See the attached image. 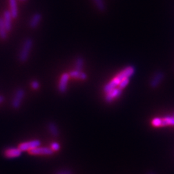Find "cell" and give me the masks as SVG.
I'll return each instance as SVG.
<instances>
[{"mask_svg":"<svg viewBox=\"0 0 174 174\" xmlns=\"http://www.w3.org/2000/svg\"><path fill=\"white\" fill-rule=\"evenodd\" d=\"M135 69L132 66H128L122 70L114 79H112L109 83L105 85L103 91L105 94L109 92L112 90L118 87L120 83L125 78H130L134 74Z\"/></svg>","mask_w":174,"mask_h":174,"instance_id":"obj_1","label":"cell"},{"mask_svg":"<svg viewBox=\"0 0 174 174\" xmlns=\"http://www.w3.org/2000/svg\"><path fill=\"white\" fill-rule=\"evenodd\" d=\"M32 44L33 42L31 39H27L24 41L19 54V59L21 62L24 63L29 58Z\"/></svg>","mask_w":174,"mask_h":174,"instance_id":"obj_2","label":"cell"},{"mask_svg":"<svg viewBox=\"0 0 174 174\" xmlns=\"http://www.w3.org/2000/svg\"><path fill=\"white\" fill-rule=\"evenodd\" d=\"M25 96V91L22 88H19L16 91L12 101V106L15 109H18L20 107L22 101Z\"/></svg>","mask_w":174,"mask_h":174,"instance_id":"obj_3","label":"cell"},{"mask_svg":"<svg viewBox=\"0 0 174 174\" xmlns=\"http://www.w3.org/2000/svg\"><path fill=\"white\" fill-rule=\"evenodd\" d=\"M40 145H41V141L40 140L34 139V140H32V141L21 143L19 145L18 148L22 151H30V150L40 147Z\"/></svg>","mask_w":174,"mask_h":174,"instance_id":"obj_4","label":"cell"},{"mask_svg":"<svg viewBox=\"0 0 174 174\" xmlns=\"http://www.w3.org/2000/svg\"><path fill=\"white\" fill-rule=\"evenodd\" d=\"M29 153L32 155H50L54 154V151L51 148L44 147H38L32 150H30Z\"/></svg>","mask_w":174,"mask_h":174,"instance_id":"obj_5","label":"cell"},{"mask_svg":"<svg viewBox=\"0 0 174 174\" xmlns=\"http://www.w3.org/2000/svg\"><path fill=\"white\" fill-rule=\"evenodd\" d=\"M122 91L123 90L119 87H117L113 90H112L111 91L106 94L105 96V101L107 103L112 102L116 98L120 97V95L122 94Z\"/></svg>","mask_w":174,"mask_h":174,"instance_id":"obj_6","label":"cell"},{"mask_svg":"<svg viewBox=\"0 0 174 174\" xmlns=\"http://www.w3.org/2000/svg\"><path fill=\"white\" fill-rule=\"evenodd\" d=\"M22 151L19 148L9 147L4 151V155L9 159H14L19 158L21 155Z\"/></svg>","mask_w":174,"mask_h":174,"instance_id":"obj_7","label":"cell"},{"mask_svg":"<svg viewBox=\"0 0 174 174\" xmlns=\"http://www.w3.org/2000/svg\"><path fill=\"white\" fill-rule=\"evenodd\" d=\"M70 76L67 73H64L61 76L60 80L58 84V91L61 93H65L67 90V85H68V82L69 80Z\"/></svg>","mask_w":174,"mask_h":174,"instance_id":"obj_8","label":"cell"},{"mask_svg":"<svg viewBox=\"0 0 174 174\" xmlns=\"http://www.w3.org/2000/svg\"><path fill=\"white\" fill-rule=\"evenodd\" d=\"M164 77L165 75L162 72H157L150 81V87L154 88L158 87L162 80L164 79Z\"/></svg>","mask_w":174,"mask_h":174,"instance_id":"obj_9","label":"cell"},{"mask_svg":"<svg viewBox=\"0 0 174 174\" xmlns=\"http://www.w3.org/2000/svg\"><path fill=\"white\" fill-rule=\"evenodd\" d=\"M12 17L11 16L10 11L9 10L5 11L4 12L3 20L5 29H6L7 32H9L11 30V28H12Z\"/></svg>","mask_w":174,"mask_h":174,"instance_id":"obj_10","label":"cell"},{"mask_svg":"<svg viewBox=\"0 0 174 174\" xmlns=\"http://www.w3.org/2000/svg\"><path fill=\"white\" fill-rule=\"evenodd\" d=\"M69 74L70 77H71L76 78V79L81 80H85L87 78V76L85 72H83L81 71L77 70L71 71Z\"/></svg>","mask_w":174,"mask_h":174,"instance_id":"obj_11","label":"cell"},{"mask_svg":"<svg viewBox=\"0 0 174 174\" xmlns=\"http://www.w3.org/2000/svg\"><path fill=\"white\" fill-rule=\"evenodd\" d=\"M41 20V15L39 13H36L34 14L30 21L29 25L32 29H35L40 23Z\"/></svg>","mask_w":174,"mask_h":174,"instance_id":"obj_12","label":"cell"},{"mask_svg":"<svg viewBox=\"0 0 174 174\" xmlns=\"http://www.w3.org/2000/svg\"><path fill=\"white\" fill-rule=\"evenodd\" d=\"M9 5H10V12L12 16V18H16L18 14V6H17L16 0H9Z\"/></svg>","mask_w":174,"mask_h":174,"instance_id":"obj_13","label":"cell"},{"mask_svg":"<svg viewBox=\"0 0 174 174\" xmlns=\"http://www.w3.org/2000/svg\"><path fill=\"white\" fill-rule=\"evenodd\" d=\"M48 130L49 132L52 134L54 137H57L59 135V130L58 128L56 125L55 123L54 122H50L48 125Z\"/></svg>","mask_w":174,"mask_h":174,"instance_id":"obj_14","label":"cell"},{"mask_svg":"<svg viewBox=\"0 0 174 174\" xmlns=\"http://www.w3.org/2000/svg\"><path fill=\"white\" fill-rule=\"evenodd\" d=\"M161 126H174V115L166 116L163 118H161Z\"/></svg>","mask_w":174,"mask_h":174,"instance_id":"obj_15","label":"cell"},{"mask_svg":"<svg viewBox=\"0 0 174 174\" xmlns=\"http://www.w3.org/2000/svg\"><path fill=\"white\" fill-rule=\"evenodd\" d=\"M7 31L5 29L3 18H0V38L2 40H5L7 38Z\"/></svg>","mask_w":174,"mask_h":174,"instance_id":"obj_16","label":"cell"},{"mask_svg":"<svg viewBox=\"0 0 174 174\" xmlns=\"http://www.w3.org/2000/svg\"><path fill=\"white\" fill-rule=\"evenodd\" d=\"M83 63H84L83 59L81 58H78L76 61V64H75L76 69L75 70L81 71L83 66Z\"/></svg>","mask_w":174,"mask_h":174,"instance_id":"obj_17","label":"cell"},{"mask_svg":"<svg viewBox=\"0 0 174 174\" xmlns=\"http://www.w3.org/2000/svg\"><path fill=\"white\" fill-rule=\"evenodd\" d=\"M94 2L99 10H105V4L103 0H94Z\"/></svg>","mask_w":174,"mask_h":174,"instance_id":"obj_18","label":"cell"},{"mask_svg":"<svg viewBox=\"0 0 174 174\" xmlns=\"http://www.w3.org/2000/svg\"><path fill=\"white\" fill-rule=\"evenodd\" d=\"M129 82H130V78H125V79L122 80V81L120 83V84L119 85L118 87L122 90L124 89L128 85Z\"/></svg>","mask_w":174,"mask_h":174,"instance_id":"obj_19","label":"cell"},{"mask_svg":"<svg viewBox=\"0 0 174 174\" xmlns=\"http://www.w3.org/2000/svg\"><path fill=\"white\" fill-rule=\"evenodd\" d=\"M161 122H162L161 118L157 117V118H154L152 121H151V125L155 127H159L161 126Z\"/></svg>","mask_w":174,"mask_h":174,"instance_id":"obj_20","label":"cell"},{"mask_svg":"<svg viewBox=\"0 0 174 174\" xmlns=\"http://www.w3.org/2000/svg\"><path fill=\"white\" fill-rule=\"evenodd\" d=\"M51 148L53 151H58L60 149V144L57 142H54L51 144Z\"/></svg>","mask_w":174,"mask_h":174,"instance_id":"obj_21","label":"cell"},{"mask_svg":"<svg viewBox=\"0 0 174 174\" xmlns=\"http://www.w3.org/2000/svg\"><path fill=\"white\" fill-rule=\"evenodd\" d=\"M31 86L34 90H37L40 87V83L37 81H33L31 83Z\"/></svg>","mask_w":174,"mask_h":174,"instance_id":"obj_22","label":"cell"},{"mask_svg":"<svg viewBox=\"0 0 174 174\" xmlns=\"http://www.w3.org/2000/svg\"><path fill=\"white\" fill-rule=\"evenodd\" d=\"M56 174H72V172L69 170H61L58 172Z\"/></svg>","mask_w":174,"mask_h":174,"instance_id":"obj_23","label":"cell"},{"mask_svg":"<svg viewBox=\"0 0 174 174\" xmlns=\"http://www.w3.org/2000/svg\"><path fill=\"white\" fill-rule=\"evenodd\" d=\"M4 101V97L2 96V95H0V104L2 103Z\"/></svg>","mask_w":174,"mask_h":174,"instance_id":"obj_24","label":"cell"},{"mask_svg":"<svg viewBox=\"0 0 174 174\" xmlns=\"http://www.w3.org/2000/svg\"><path fill=\"white\" fill-rule=\"evenodd\" d=\"M148 174H154V173H151V172H150V173H149Z\"/></svg>","mask_w":174,"mask_h":174,"instance_id":"obj_25","label":"cell"},{"mask_svg":"<svg viewBox=\"0 0 174 174\" xmlns=\"http://www.w3.org/2000/svg\"><path fill=\"white\" fill-rule=\"evenodd\" d=\"M20 1H25V0H20Z\"/></svg>","mask_w":174,"mask_h":174,"instance_id":"obj_26","label":"cell"},{"mask_svg":"<svg viewBox=\"0 0 174 174\" xmlns=\"http://www.w3.org/2000/svg\"><path fill=\"white\" fill-rule=\"evenodd\" d=\"M173 115H174V114H173Z\"/></svg>","mask_w":174,"mask_h":174,"instance_id":"obj_27","label":"cell"}]
</instances>
